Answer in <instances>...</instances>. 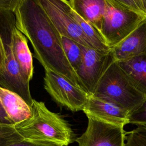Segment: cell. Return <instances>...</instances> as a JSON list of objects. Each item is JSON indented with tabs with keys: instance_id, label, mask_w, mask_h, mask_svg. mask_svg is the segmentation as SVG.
I'll return each mask as SVG.
<instances>
[{
	"instance_id": "obj_18",
	"label": "cell",
	"mask_w": 146,
	"mask_h": 146,
	"mask_svg": "<svg viewBox=\"0 0 146 146\" xmlns=\"http://www.w3.org/2000/svg\"><path fill=\"white\" fill-rule=\"evenodd\" d=\"M22 140L13 125L0 124V146H9Z\"/></svg>"
},
{
	"instance_id": "obj_2",
	"label": "cell",
	"mask_w": 146,
	"mask_h": 146,
	"mask_svg": "<svg viewBox=\"0 0 146 146\" xmlns=\"http://www.w3.org/2000/svg\"><path fill=\"white\" fill-rule=\"evenodd\" d=\"M32 115L14 126L23 140L68 146L76 138L70 124L59 114L50 111L44 102L33 99Z\"/></svg>"
},
{
	"instance_id": "obj_24",
	"label": "cell",
	"mask_w": 146,
	"mask_h": 146,
	"mask_svg": "<svg viewBox=\"0 0 146 146\" xmlns=\"http://www.w3.org/2000/svg\"><path fill=\"white\" fill-rule=\"evenodd\" d=\"M0 124L1 125H13L14 124L11 120L6 113L0 100Z\"/></svg>"
},
{
	"instance_id": "obj_21",
	"label": "cell",
	"mask_w": 146,
	"mask_h": 146,
	"mask_svg": "<svg viewBox=\"0 0 146 146\" xmlns=\"http://www.w3.org/2000/svg\"><path fill=\"white\" fill-rule=\"evenodd\" d=\"M117 2L129 10L144 17L141 0H116ZM145 18V17H144Z\"/></svg>"
},
{
	"instance_id": "obj_11",
	"label": "cell",
	"mask_w": 146,
	"mask_h": 146,
	"mask_svg": "<svg viewBox=\"0 0 146 146\" xmlns=\"http://www.w3.org/2000/svg\"><path fill=\"white\" fill-rule=\"evenodd\" d=\"M111 54L116 62L146 54V18L126 38L111 49Z\"/></svg>"
},
{
	"instance_id": "obj_1",
	"label": "cell",
	"mask_w": 146,
	"mask_h": 146,
	"mask_svg": "<svg viewBox=\"0 0 146 146\" xmlns=\"http://www.w3.org/2000/svg\"><path fill=\"white\" fill-rule=\"evenodd\" d=\"M15 27L30 42L43 66L85 91L64 51L62 36L37 0H20L13 12Z\"/></svg>"
},
{
	"instance_id": "obj_22",
	"label": "cell",
	"mask_w": 146,
	"mask_h": 146,
	"mask_svg": "<svg viewBox=\"0 0 146 146\" xmlns=\"http://www.w3.org/2000/svg\"><path fill=\"white\" fill-rule=\"evenodd\" d=\"M20 0H0V10H8L14 12Z\"/></svg>"
},
{
	"instance_id": "obj_8",
	"label": "cell",
	"mask_w": 146,
	"mask_h": 146,
	"mask_svg": "<svg viewBox=\"0 0 146 146\" xmlns=\"http://www.w3.org/2000/svg\"><path fill=\"white\" fill-rule=\"evenodd\" d=\"M82 50V62L76 74L85 91L90 96L107 69L113 60L109 52H103L81 45Z\"/></svg>"
},
{
	"instance_id": "obj_15",
	"label": "cell",
	"mask_w": 146,
	"mask_h": 146,
	"mask_svg": "<svg viewBox=\"0 0 146 146\" xmlns=\"http://www.w3.org/2000/svg\"><path fill=\"white\" fill-rule=\"evenodd\" d=\"M117 62L132 84L146 96V54Z\"/></svg>"
},
{
	"instance_id": "obj_10",
	"label": "cell",
	"mask_w": 146,
	"mask_h": 146,
	"mask_svg": "<svg viewBox=\"0 0 146 146\" xmlns=\"http://www.w3.org/2000/svg\"><path fill=\"white\" fill-rule=\"evenodd\" d=\"M87 117L124 127L129 124V113L111 103L90 96L83 110Z\"/></svg>"
},
{
	"instance_id": "obj_13",
	"label": "cell",
	"mask_w": 146,
	"mask_h": 146,
	"mask_svg": "<svg viewBox=\"0 0 146 146\" xmlns=\"http://www.w3.org/2000/svg\"><path fill=\"white\" fill-rule=\"evenodd\" d=\"M11 42L15 59L22 74L30 82L33 76L34 67L31 52L29 48L27 38L15 26L12 29Z\"/></svg>"
},
{
	"instance_id": "obj_16",
	"label": "cell",
	"mask_w": 146,
	"mask_h": 146,
	"mask_svg": "<svg viewBox=\"0 0 146 146\" xmlns=\"http://www.w3.org/2000/svg\"><path fill=\"white\" fill-rule=\"evenodd\" d=\"M71 13L80 26L83 34L94 49L103 52H109L111 51V48L107 45L101 34L95 27L84 21L71 7Z\"/></svg>"
},
{
	"instance_id": "obj_26",
	"label": "cell",
	"mask_w": 146,
	"mask_h": 146,
	"mask_svg": "<svg viewBox=\"0 0 146 146\" xmlns=\"http://www.w3.org/2000/svg\"><path fill=\"white\" fill-rule=\"evenodd\" d=\"M141 1H142V5L144 9V17L146 18V0H141Z\"/></svg>"
},
{
	"instance_id": "obj_3",
	"label": "cell",
	"mask_w": 146,
	"mask_h": 146,
	"mask_svg": "<svg viewBox=\"0 0 146 146\" xmlns=\"http://www.w3.org/2000/svg\"><path fill=\"white\" fill-rule=\"evenodd\" d=\"M91 96L116 105L129 114L146 98L132 84L117 62L114 60L108 67Z\"/></svg>"
},
{
	"instance_id": "obj_4",
	"label": "cell",
	"mask_w": 146,
	"mask_h": 146,
	"mask_svg": "<svg viewBox=\"0 0 146 146\" xmlns=\"http://www.w3.org/2000/svg\"><path fill=\"white\" fill-rule=\"evenodd\" d=\"M15 22L13 12L0 10V35L6 53L5 70L0 74V88L16 93L31 107L33 99L30 91V82L22 74L13 52L11 38Z\"/></svg>"
},
{
	"instance_id": "obj_27",
	"label": "cell",
	"mask_w": 146,
	"mask_h": 146,
	"mask_svg": "<svg viewBox=\"0 0 146 146\" xmlns=\"http://www.w3.org/2000/svg\"><path fill=\"white\" fill-rule=\"evenodd\" d=\"M142 127H144L145 129H146V126H142Z\"/></svg>"
},
{
	"instance_id": "obj_5",
	"label": "cell",
	"mask_w": 146,
	"mask_h": 146,
	"mask_svg": "<svg viewBox=\"0 0 146 146\" xmlns=\"http://www.w3.org/2000/svg\"><path fill=\"white\" fill-rule=\"evenodd\" d=\"M106 1V11L100 33L107 45L111 49L145 18L122 6L116 0Z\"/></svg>"
},
{
	"instance_id": "obj_9",
	"label": "cell",
	"mask_w": 146,
	"mask_h": 146,
	"mask_svg": "<svg viewBox=\"0 0 146 146\" xmlns=\"http://www.w3.org/2000/svg\"><path fill=\"white\" fill-rule=\"evenodd\" d=\"M127 133L123 127L89 117L85 132L75 141L78 146H124Z\"/></svg>"
},
{
	"instance_id": "obj_14",
	"label": "cell",
	"mask_w": 146,
	"mask_h": 146,
	"mask_svg": "<svg viewBox=\"0 0 146 146\" xmlns=\"http://www.w3.org/2000/svg\"><path fill=\"white\" fill-rule=\"evenodd\" d=\"M0 100L6 113L14 125L27 119L32 115L31 107L14 92L0 88Z\"/></svg>"
},
{
	"instance_id": "obj_12",
	"label": "cell",
	"mask_w": 146,
	"mask_h": 146,
	"mask_svg": "<svg viewBox=\"0 0 146 146\" xmlns=\"http://www.w3.org/2000/svg\"><path fill=\"white\" fill-rule=\"evenodd\" d=\"M67 2L81 18L100 32L106 11V0H69Z\"/></svg>"
},
{
	"instance_id": "obj_19",
	"label": "cell",
	"mask_w": 146,
	"mask_h": 146,
	"mask_svg": "<svg viewBox=\"0 0 146 146\" xmlns=\"http://www.w3.org/2000/svg\"><path fill=\"white\" fill-rule=\"evenodd\" d=\"M124 146H146V129L138 126L127 132Z\"/></svg>"
},
{
	"instance_id": "obj_23",
	"label": "cell",
	"mask_w": 146,
	"mask_h": 146,
	"mask_svg": "<svg viewBox=\"0 0 146 146\" xmlns=\"http://www.w3.org/2000/svg\"><path fill=\"white\" fill-rule=\"evenodd\" d=\"M9 146H58V145L54 144H51V143H40V142H31V141L22 140L21 141L11 144Z\"/></svg>"
},
{
	"instance_id": "obj_17",
	"label": "cell",
	"mask_w": 146,
	"mask_h": 146,
	"mask_svg": "<svg viewBox=\"0 0 146 146\" xmlns=\"http://www.w3.org/2000/svg\"><path fill=\"white\" fill-rule=\"evenodd\" d=\"M62 42L66 56L76 72L82 60L83 53L81 45L65 36H62Z\"/></svg>"
},
{
	"instance_id": "obj_6",
	"label": "cell",
	"mask_w": 146,
	"mask_h": 146,
	"mask_svg": "<svg viewBox=\"0 0 146 146\" xmlns=\"http://www.w3.org/2000/svg\"><path fill=\"white\" fill-rule=\"evenodd\" d=\"M44 69V87L53 100L72 112L83 111L90 95L63 76Z\"/></svg>"
},
{
	"instance_id": "obj_7",
	"label": "cell",
	"mask_w": 146,
	"mask_h": 146,
	"mask_svg": "<svg viewBox=\"0 0 146 146\" xmlns=\"http://www.w3.org/2000/svg\"><path fill=\"white\" fill-rule=\"evenodd\" d=\"M62 36L68 38L79 44L92 48L71 13L66 0H37Z\"/></svg>"
},
{
	"instance_id": "obj_20",
	"label": "cell",
	"mask_w": 146,
	"mask_h": 146,
	"mask_svg": "<svg viewBox=\"0 0 146 146\" xmlns=\"http://www.w3.org/2000/svg\"><path fill=\"white\" fill-rule=\"evenodd\" d=\"M129 123L138 126H146V98L142 103L129 114Z\"/></svg>"
},
{
	"instance_id": "obj_25",
	"label": "cell",
	"mask_w": 146,
	"mask_h": 146,
	"mask_svg": "<svg viewBox=\"0 0 146 146\" xmlns=\"http://www.w3.org/2000/svg\"><path fill=\"white\" fill-rule=\"evenodd\" d=\"M6 62V53L2 39L0 35V74L5 70Z\"/></svg>"
}]
</instances>
